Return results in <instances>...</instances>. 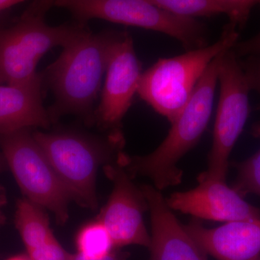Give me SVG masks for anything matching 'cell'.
<instances>
[{
    "label": "cell",
    "instance_id": "cell-1",
    "mask_svg": "<svg viewBox=\"0 0 260 260\" xmlns=\"http://www.w3.org/2000/svg\"><path fill=\"white\" fill-rule=\"evenodd\" d=\"M225 51L216 56L205 70L190 99L172 123L169 134L158 148L145 156H129L122 151L119 153L121 164L132 177L150 178L160 191L181 182L182 172L177 167L178 162L198 143L209 123Z\"/></svg>",
    "mask_w": 260,
    "mask_h": 260
},
{
    "label": "cell",
    "instance_id": "cell-2",
    "mask_svg": "<svg viewBox=\"0 0 260 260\" xmlns=\"http://www.w3.org/2000/svg\"><path fill=\"white\" fill-rule=\"evenodd\" d=\"M121 34H93L86 28L63 47L59 58L42 75L55 96L51 119L64 114H85L91 109L100 93L111 51Z\"/></svg>",
    "mask_w": 260,
    "mask_h": 260
},
{
    "label": "cell",
    "instance_id": "cell-3",
    "mask_svg": "<svg viewBox=\"0 0 260 260\" xmlns=\"http://www.w3.org/2000/svg\"><path fill=\"white\" fill-rule=\"evenodd\" d=\"M239 39L238 28L229 23L213 44L158 59L142 74L137 94L172 124L212 61L234 48Z\"/></svg>",
    "mask_w": 260,
    "mask_h": 260
},
{
    "label": "cell",
    "instance_id": "cell-4",
    "mask_svg": "<svg viewBox=\"0 0 260 260\" xmlns=\"http://www.w3.org/2000/svg\"><path fill=\"white\" fill-rule=\"evenodd\" d=\"M32 135L73 200L95 209L98 170L117 158L124 145L121 133H112L107 140L75 132H35Z\"/></svg>",
    "mask_w": 260,
    "mask_h": 260
},
{
    "label": "cell",
    "instance_id": "cell-5",
    "mask_svg": "<svg viewBox=\"0 0 260 260\" xmlns=\"http://www.w3.org/2000/svg\"><path fill=\"white\" fill-rule=\"evenodd\" d=\"M80 23L93 18L162 32L177 39L186 51L208 45V30L194 18L167 13L147 0H56Z\"/></svg>",
    "mask_w": 260,
    "mask_h": 260
},
{
    "label": "cell",
    "instance_id": "cell-6",
    "mask_svg": "<svg viewBox=\"0 0 260 260\" xmlns=\"http://www.w3.org/2000/svg\"><path fill=\"white\" fill-rule=\"evenodd\" d=\"M0 147L26 199L50 210L58 223H64L73 198L30 130L0 135Z\"/></svg>",
    "mask_w": 260,
    "mask_h": 260
},
{
    "label": "cell",
    "instance_id": "cell-7",
    "mask_svg": "<svg viewBox=\"0 0 260 260\" xmlns=\"http://www.w3.org/2000/svg\"><path fill=\"white\" fill-rule=\"evenodd\" d=\"M85 29L80 23L49 26L44 18L24 13L15 25L0 30V83L20 85L37 79L42 56L52 48L64 47Z\"/></svg>",
    "mask_w": 260,
    "mask_h": 260
},
{
    "label": "cell",
    "instance_id": "cell-8",
    "mask_svg": "<svg viewBox=\"0 0 260 260\" xmlns=\"http://www.w3.org/2000/svg\"><path fill=\"white\" fill-rule=\"evenodd\" d=\"M220 96L213 129L208 169L213 177L226 179L229 158L249 114V83L240 59L231 49L224 53L220 71Z\"/></svg>",
    "mask_w": 260,
    "mask_h": 260
},
{
    "label": "cell",
    "instance_id": "cell-9",
    "mask_svg": "<svg viewBox=\"0 0 260 260\" xmlns=\"http://www.w3.org/2000/svg\"><path fill=\"white\" fill-rule=\"evenodd\" d=\"M112 181L113 189L98 220L107 228L116 248L129 245L148 247L150 236L145 227L143 214L148 209L144 194L133 181V177L121 164L118 155L104 167Z\"/></svg>",
    "mask_w": 260,
    "mask_h": 260
},
{
    "label": "cell",
    "instance_id": "cell-10",
    "mask_svg": "<svg viewBox=\"0 0 260 260\" xmlns=\"http://www.w3.org/2000/svg\"><path fill=\"white\" fill-rule=\"evenodd\" d=\"M142 74L133 38L129 32H121L111 51L98 108V118L104 127L121 133V121L138 93Z\"/></svg>",
    "mask_w": 260,
    "mask_h": 260
},
{
    "label": "cell",
    "instance_id": "cell-11",
    "mask_svg": "<svg viewBox=\"0 0 260 260\" xmlns=\"http://www.w3.org/2000/svg\"><path fill=\"white\" fill-rule=\"evenodd\" d=\"M198 181L194 189L173 193L166 199L169 208L198 219L224 223L260 218L259 208L245 201L225 179L203 172Z\"/></svg>",
    "mask_w": 260,
    "mask_h": 260
},
{
    "label": "cell",
    "instance_id": "cell-12",
    "mask_svg": "<svg viewBox=\"0 0 260 260\" xmlns=\"http://www.w3.org/2000/svg\"><path fill=\"white\" fill-rule=\"evenodd\" d=\"M141 189L151 221L149 260H207V254L176 218L160 190L150 185Z\"/></svg>",
    "mask_w": 260,
    "mask_h": 260
},
{
    "label": "cell",
    "instance_id": "cell-13",
    "mask_svg": "<svg viewBox=\"0 0 260 260\" xmlns=\"http://www.w3.org/2000/svg\"><path fill=\"white\" fill-rule=\"evenodd\" d=\"M207 255L217 260H256L260 256V218L228 222L208 229L198 220L184 225Z\"/></svg>",
    "mask_w": 260,
    "mask_h": 260
},
{
    "label": "cell",
    "instance_id": "cell-14",
    "mask_svg": "<svg viewBox=\"0 0 260 260\" xmlns=\"http://www.w3.org/2000/svg\"><path fill=\"white\" fill-rule=\"evenodd\" d=\"M42 78L0 85V135L30 127L47 128L52 120L42 102Z\"/></svg>",
    "mask_w": 260,
    "mask_h": 260
},
{
    "label": "cell",
    "instance_id": "cell-15",
    "mask_svg": "<svg viewBox=\"0 0 260 260\" xmlns=\"http://www.w3.org/2000/svg\"><path fill=\"white\" fill-rule=\"evenodd\" d=\"M15 223L27 251L42 245L54 237L44 208L26 198L18 202Z\"/></svg>",
    "mask_w": 260,
    "mask_h": 260
},
{
    "label": "cell",
    "instance_id": "cell-16",
    "mask_svg": "<svg viewBox=\"0 0 260 260\" xmlns=\"http://www.w3.org/2000/svg\"><path fill=\"white\" fill-rule=\"evenodd\" d=\"M78 254L92 260L102 259L116 248L110 234L99 220L86 224L76 237Z\"/></svg>",
    "mask_w": 260,
    "mask_h": 260
},
{
    "label": "cell",
    "instance_id": "cell-17",
    "mask_svg": "<svg viewBox=\"0 0 260 260\" xmlns=\"http://www.w3.org/2000/svg\"><path fill=\"white\" fill-rule=\"evenodd\" d=\"M154 6L170 14L194 18L224 14L219 0H147Z\"/></svg>",
    "mask_w": 260,
    "mask_h": 260
},
{
    "label": "cell",
    "instance_id": "cell-18",
    "mask_svg": "<svg viewBox=\"0 0 260 260\" xmlns=\"http://www.w3.org/2000/svg\"><path fill=\"white\" fill-rule=\"evenodd\" d=\"M251 133L260 140V121L253 126ZM236 167L237 177L232 187L243 198L250 194L260 197V148Z\"/></svg>",
    "mask_w": 260,
    "mask_h": 260
},
{
    "label": "cell",
    "instance_id": "cell-19",
    "mask_svg": "<svg viewBox=\"0 0 260 260\" xmlns=\"http://www.w3.org/2000/svg\"><path fill=\"white\" fill-rule=\"evenodd\" d=\"M224 10V14L229 18V23L238 29L244 28L252 8L260 6V0H219Z\"/></svg>",
    "mask_w": 260,
    "mask_h": 260
},
{
    "label": "cell",
    "instance_id": "cell-20",
    "mask_svg": "<svg viewBox=\"0 0 260 260\" xmlns=\"http://www.w3.org/2000/svg\"><path fill=\"white\" fill-rule=\"evenodd\" d=\"M27 254L31 260H72L73 255L65 250L55 237L27 251Z\"/></svg>",
    "mask_w": 260,
    "mask_h": 260
},
{
    "label": "cell",
    "instance_id": "cell-21",
    "mask_svg": "<svg viewBox=\"0 0 260 260\" xmlns=\"http://www.w3.org/2000/svg\"><path fill=\"white\" fill-rule=\"evenodd\" d=\"M240 64L245 73L249 88L259 94L260 98V55L246 56L244 60H240Z\"/></svg>",
    "mask_w": 260,
    "mask_h": 260
},
{
    "label": "cell",
    "instance_id": "cell-22",
    "mask_svg": "<svg viewBox=\"0 0 260 260\" xmlns=\"http://www.w3.org/2000/svg\"><path fill=\"white\" fill-rule=\"evenodd\" d=\"M233 49L239 58L260 55V32L244 42L239 41Z\"/></svg>",
    "mask_w": 260,
    "mask_h": 260
},
{
    "label": "cell",
    "instance_id": "cell-23",
    "mask_svg": "<svg viewBox=\"0 0 260 260\" xmlns=\"http://www.w3.org/2000/svg\"><path fill=\"white\" fill-rule=\"evenodd\" d=\"M55 1L56 0H34V3L30 5L25 13L44 18L46 13L54 5Z\"/></svg>",
    "mask_w": 260,
    "mask_h": 260
},
{
    "label": "cell",
    "instance_id": "cell-24",
    "mask_svg": "<svg viewBox=\"0 0 260 260\" xmlns=\"http://www.w3.org/2000/svg\"><path fill=\"white\" fill-rule=\"evenodd\" d=\"M127 257V254L125 252L119 251L117 248H114V249L108 255L104 256L100 259L97 260H126ZM72 260H92L87 259L84 256L80 255L78 253L73 254Z\"/></svg>",
    "mask_w": 260,
    "mask_h": 260
},
{
    "label": "cell",
    "instance_id": "cell-25",
    "mask_svg": "<svg viewBox=\"0 0 260 260\" xmlns=\"http://www.w3.org/2000/svg\"><path fill=\"white\" fill-rule=\"evenodd\" d=\"M24 1L25 0H0V11Z\"/></svg>",
    "mask_w": 260,
    "mask_h": 260
},
{
    "label": "cell",
    "instance_id": "cell-26",
    "mask_svg": "<svg viewBox=\"0 0 260 260\" xmlns=\"http://www.w3.org/2000/svg\"><path fill=\"white\" fill-rule=\"evenodd\" d=\"M6 260H31V259L29 257L28 254H22L11 256V257L8 258V259Z\"/></svg>",
    "mask_w": 260,
    "mask_h": 260
},
{
    "label": "cell",
    "instance_id": "cell-27",
    "mask_svg": "<svg viewBox=\"0 0 260 260\" xmlns=\"http://www.w3.org/2000/svg\"><path fill=\"white\" fill-rule=\"evenodd\" d=\"M3 160H2L1 157H0V172H1L2 169L3 167Z\"/></svg>",
    "mask_w": 260,
    "mask_h": 260
},
{
    "label": "cell",
    "instance_id": "cell-28",
    "mask_svg": "<svg viewBox=\"0 0 260 260\" xmlns=\"http://www.w3.org/2000/svg\"><path fill=\"white\" fill-rule=\"evenodd\" d=\"M3 216H2V213H0V223H1V222L3 221Z\"/></svg>",
    "mask_w": 260,
    "mask_h": 260
},
{
    "label": "cell",
    "instance_id": "cell-29",
    "mask_svg": "<svg viewBox=\"0 0 260 260\" xmlns=\"http://www.w3.org/2000/svg\"><path fill=\"white\" fill-rule=\"evenodd\" d=\"M256 260H260V256H259V258H258V259H256Z\"/></svg>",
    "mask_w": 260,
    "mask_h": 260
}]
</instances>
